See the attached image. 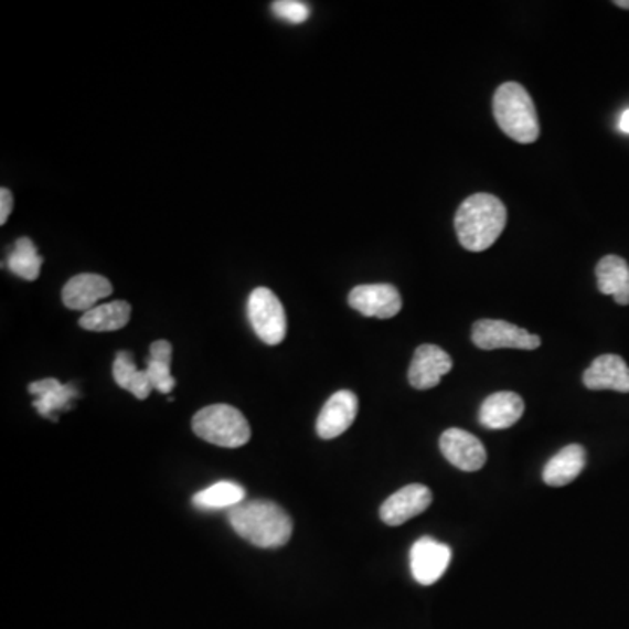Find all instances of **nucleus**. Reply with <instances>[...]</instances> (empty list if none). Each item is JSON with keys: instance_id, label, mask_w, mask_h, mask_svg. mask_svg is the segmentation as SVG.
<instances>
[{"instance_id": "25", "label": "nucleus", "mask_w": 629, "mask_h": 629, "mask_svg": "<svg viewBox=\"0 0 629 629\" xmlns=\"http://www.w3.org/2000/svg\"><path fill=\"white\" fill-rule=\"evenodd\" d=\"M11 210H13V194L8 188H2L0 189V224L8 223Z\"/></svg>"}, {"instance_id": "16", "label": "nucleus", "mask_w": 629, "mask_h": 629, "mask_svg": "<svg viewBox=\"0 0 629 629\" xmlns=\"http://www.w3.org/2000/svg\"><path fill=\"white\" fill-rule=\"evenodd\" d=\"M30 394L34 395V407L44 418L55 419L56 412H65L72 401L79 395L76 386L63 385L55 377H46L41 382L30 383Z\"/></svg>"}, {"instance_id": "5", "label": "nucleus", "mask_w": 629, "mask_h": 629, "mask_svg": "<svg viewBox=\"0 0 629 629\" xmlns=\"http://www.w3.org/2000/svg\"><path fill=\"white\" fill-rule=\"evenodd\" d=\"M248 320L252 329L260 341L269 347L280 344L286 340L287 314L281 307L280 299L273 290L266 287H257L248 296Z\"/></svg>"}, {"instance_id": "6", "label": "nucleus", "mask_w": 629, "mask_h": 629, "mask_svg": "<svg viewBox=\"0 0 629 629\" xmlns=\"http://www.w3.org/2000/svg\"><path fill=\"white\" fill-rule=\"evenodd\" d=\"M472 341L481 350L516 349L535 350L541 347V338L518 328L505 320H478L472 328Z\"/></svg>"}, {"instance_id": "17", "label": "nucleus", "mask_w": 629, "mask_h": 629, "mask_svg": "<svg viewBox=\"0 0 629 629\" xmlns=\"http://www.w3.org/2000/svg\"><path fill=\"white\" fill-rule=\"evenodd\" d=\"M584 467H586V449L580 445H568L545 463L542 478L547 487H565L579 478Z\"/></svg>"}, {"instance_id": "4", "label": "nucleus", "mask_w": 629, "mask_h": 629, "mask_svg": "<svg viewBox=\"0 0 629 629\" xmlns=\"http://www.w3.org/2000/svg\"><path fill=\"white\" fill-rule=\"evenodd\" d=\"M193 430L200 439L221 448H239L250 440L247 418L230 404H212L194 415Z\"/></svg>"}, {"instance_id": "13", "label": "nucleus", "mask_w": 629, "mask_h": 629, "mask_svg": "<svg viewBox=\"0 0 629 629\" xmlns=\"http://www.w3.org/2000/svg\"><path fill=\"white\" fill-rule=\"evenodd\" d=\"M113 294V284L102 275L83 273L71 278L62 290L63 305L71 310L86 311L98 307L97 302L109 298Z\"/></svg>"}, {"instance_id": "9", "label": "nucleus", "mask_w": 629, "mask_h": 629, "mask_svg": "<svg viewBox=\"0 0 629 629\" xmlns=\"http://www.w3.org/2000/svg\"><path fill=\"white\" fill-rule=\"evenodd\" d=\"M349 305L364 317L392 319L403 310V298L391 284H370L355 287L350 292Z\"/></svg>"}, {"instance_id": "11", "label": "nucleus", "mask_w": 629, "mask_h": 629, "mask_svg": "<svg viewBox=\"0 0 629 629\" xmlns=\"http://www.w3.org/2000/svg\"><path fill=\"white\" fill-rule=\"evenodd\" d=\"M451 367L454 362L445 350L436 344H422L416 349L407 377L416 391H428L439 385L443 376H446Z\"/></svg>"}, {"instance_id": "24", "label": "nucleus", "mask_w": 629, "mask_h": 629, "mask_svg": "<svg viewBox=\"0 0 629 629\" xmlns=\"http://www.w3.org/2000/svg\"><path fill=\"white\" fill-rule=\"evenodd\" d=\"M271 11L289 23H305L310 17V8L299 0H277L273 2Z\"/></svg>"}, {"instance_id": "27", "label": "nucleus", "mask_w": 629, "mask_h": 629, "mask_svg": "<svg viewBox=\"0 0 629 629\" xmlns=\"http://www.w3.org/2000/svg\"><path fill=\"white\" fill-rule=\"evenodd\" d=\"M616 6L622 9H629V0H617Z\"/></svg>"}, {"instance_id": "14", "label": "nucleus", "mask_w": 629, "mask_h": 629, "mask_svg": "<svg viewBox=\"0 0 629 629\" xmlns=\"http://www.w3.org/2000/svg\"><path fill=\"white\" fill-rule=\"evenodd\" d=\"M583 380L589 391L629 392V367L619 355L598 356L587 367Z\"/></svg>"}, {"instance_id": "10", "label": "nucleus", "mask_w": 629, "mask_h": 629, "mask_svg": "<svg viewBox=\"0 0 629 629\" xmlns=\"http://www.w3.org/2000/svg\"><path fill=\"white\" fill-rule=\"evenodd\" d=\"M430 503H433V491L428 490L425 484L415 482V484L401 488V490L395 491L394 495L388 497L382 503L380 518L388 526H401L406 521L427 511Z\"/></svg>"}, {"instance_id": "22", "label": "nucleus", "mask_w": 629, "mask_h": 629, "mask_svg": "<svg viewBox=\"0 0 629 629\" xmlns=\"http://www.w3.org/2000/svg\"><path fill=\"white\" fill-rule=\"evenodd\" d=\"M170 364H172V344L164 340L154 341L146 367L152 391H158L160 394H170L173 391L175 377L170 373Z\"/></svg>"}, {"instance_id": "8", "label": "nucleus", "mask_w": 629, "mask_h": 629, "mask_svg": "<svg viewBox=\"0 0 629 629\" xmlns=\"http://www.w3.org/2000/svg\"><path fill=\"white\" fill-rule=\"evenodd\" d=\"M443 457L463 472H476L487 463V448L478 437L461 428H448L440 436Z\"/></svg>"}, {"instance_id": "19", "label": "nucleus", "mask_w": 629, "mask_h": 629, "mask_svg": "<svg viewBox=\"0 0 629 629\" xmlns=\"http://www.w3.org/2000/svg\"><path fill=\"white\" fill-rule=\"evenodd\" d=\"M131 307L126 301H110L86 311L79 319L84 331L113 332L130 322Z\"/></svg>"}, {"instance_id": "7", "label": "nucleus", "mask_w": 629, "mask_h": 629, "mask_svg": "<svg viewBox=\"0 0 629 629\" xmlns=\"http://www.w3.org/2000/svg\"><path fill=\"white\" fill-rule=\"evenodd\" d=\"M451 563L449 545L433 537H422L413 544L409 565L416 583L433 586L446 574Z\"/></svg>"}, {"instance_id": "2", "label": "nucleus", "mask_w": 629, "mask_h": 629, "mask_svg": "<svg viewBox=\"0 0 629 629\" xmlns=\"http://www.w3.org/2000/svg\"><path fill=\"white\" fill-rule=\"evenodd\" d=\"M508 223V210L493 194L467 198L455 215L458 239L470 252H482L495 244Z\"/></svg>"}, {"instance_id": "20", "label": "nucleus", "mask_w": 629, "mask_h": 629, "mask_svg": "<svg viewBox=\"0 0 629 629\" xmlns=\"http://www.w3.org/2000/svg\"><path fill=\"white\" fill-rule=\"evenodd\" d=\"M114 382L121 386L122 391L130 392L131 395L143 401L152 392L151 382L146 370H137L134 355L130 352H119L113 365Z\"/></svg>"}, {"instance_id": "18", "label": "nucleus", "mask_w": 629, "mask_h": 629, "mask_svg": "<svg viewBox=\"0 0 629 629\" xmlns=\"http://www.w3.org/2000/svg\"><path fill=\"white\" fill-rule=\"evenodd\" d=\"M598 289L605 296H612L617 305H629V266L622 257L605 256L596 266Z\"/></svg>"}, {"instance_id": "3", "label": "nucleus", "mask_w": 629, "mask_h": 629, "mask_svg": "<svg viewBox=\"0 0 629 629\" xmlns=\"http://www.w3.org/2000/svg\"><path fill=\"white\" fill-rule=\"evenodd\" d=\"M493 114L503 134L520 143H532L541 135L537 110L529 92L518 83H505L493 97Z\"/></svg>"}, {"instance_id": "21", "label": "nucleus", "mask_w": 629, "mask_h": 629, "mask_svg": "<svg viewBox=\"0 0 629 629\" xmlns=\"http://www.w3.org/2000/svg\"><path fill=\"white\" fill-rule=\"evenodd\" d=\"M247 491L233 481H218L212 487L205 488L193 497L194 508L202 511H215V509L236 508L239 503L245 502Z\"/></svg>"}, {"instance_id": "23", "label": "nucleus", "mask_w": 629, "mask_h": 629, "mask_svg": "<svg viewBox=\"0 0 629 629\" xmlns=\"http://www.w3.org/2000/svg\"><path fill=\"white\" fill-rule=\"evenodd\" d=\"M8 266L17 277L23 278V280H38L42 257L39 256L34 242L26 236L18 238L13 250L9 252Z\"/></svg>"}, {"instance_id": "15", "label": "nucleus", "mask_w": 629, "mask_h": 629, "mask_svg": "<svg viewBox=\"0 0 629 629\" xmlns=\"http://www.w3.org/2000/svg\"><path fill=\"white\" fill-rule=\"evenodd\" d=\"M524 403L514 392H497L482 401L479 407V424L491 430H503L518 424L523 416Z\"/></svg>"}, {"instance_id": "26", "label": "nucleus", "mask_w": 629, "mask_h": 629, "mask_svg": "<svg viewBox=\"0 0 629 629\" xmlns=\"http://www.w3.org/2000/svg\"><path fill=\"white\" fill-rule=\"evenodd\" d=\"M619 130H621L622 134L629 135V109L621 114V119H619Z\"/></svg>"}, {"instance_id": "1", "label": "nucleus", "mask_w": 629, "mask_h": 629, "mask_svg": "<svg viewBox=\"0 0 629 629\" xmlns=\"http://www.w3.org/2000/svg\"><path fill=\"white\" fill-rule=\"evenodd\" d=\"M227 520L239 537L263 550L281 547L292 537V520L271 500H245L227 511Z\"/></svg>"}, {"instance_id": "12", "label": "nucleus", "mask_w": 629, "mask_h": 629, "mask_svg": "<svg viewBox=\"0 0 629 629\" xmlns=\"http://www.w3.org/2000/svg\"><path fill=\"white\" fill-rule=\"evenodd\" d=\"M359 413V398L353 392L340 391L329 397L317 418V434L322 439H335L347 433Z\"/></svg>"}]
</instances>
